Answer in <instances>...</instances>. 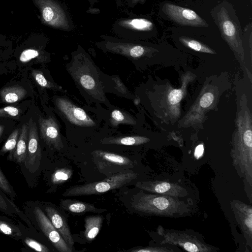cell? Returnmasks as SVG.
Listing matches in <instances>:
<instances>
[{
    "instance_id": "obj_17",
    "label": "cell",
    "mask_w": 252,
    "mask_h": 252,
    "mask_svg": "<svg viewBox=\"0 0 252 252\" xmlns=\"http://www.w3.org/2000/svg\"><path fill=\"white\" fill-rule=\"evenodd\" d=\"M45 210L47 217L53 226L60 233L66 244L72 249L74 241L64 217L57 209L51 206L46 207Z\"/></svg>"
},
{
    "instance_id": "obj_12",
    "label": "cell",
    "mask_w": 252,
    "mask_h": 252,
    "mask_svg": "<svg viewBox=\"0 0 252 252\" xmlns=\"http://www.w3.org/2000/svg\"><path fill=\"white\" fill-rule=\"evenodd\" d=\"M33 213L40 229L55 248L60 252H72V249L66 244L40 208L35 207Z\"/></svg>"
},
{
    "instance_id": "obj_30",
    "label": "cell",
    "mask_w": 252,
    "mask_h": 252,
    "mask_svg": "<svg viewBox=\"0 0 252 252\" xmlns=\"http://www.w3.org/2000/svg\"><path fill=\"white\" fill-rule=\"evenodd\" d=\"M0 188L6 193L10 196L15 197L16 196L13 188L9 184L8 181L0 170Z\"/></svg>"
},
{
    "instance_id": "obj_33",
    "label": "cell",
    "mask_w": 252,
    "mask_h": 252,
    "mask_svg": "<svg viewBox=\"0 0 252 252\" xmlns=\"http://www.w3.org/2000/svg\"><path fill=\"white\" fill-rule=\"evenodd\" d=\"M24 242L27 246L35 251L40 252H50L47 247L31 238H26L24 239Z\"/></svg>"
},
{
    "instance_id": "obj_5",
    "label": "cell",
    "mask_w": 252,
    "mask_h": 252,
    "mask_svg": "<svg viewBox=\"0 0 252 252\" xmlns=\"http://www.w3.org/2000/svg\"><path fill=\"white\" fill-rule=\"evenodd\" d=\"M137 174L130 170H125L109 175L104 180L68 188L63 196H75L89 195L105 193L121 188L137 178Z\"/></svg>"
},
{
    "instance_id": "obj_13",
    "label": "cell",
    "mask_w": 252,
    "mask_h": 252,
    "mask_svg": "<svg viewBox=\"0 0 252 252\" xmlns=\"http://www.w3.org/2000/svg\"><path fill=\"white\" fill-rule=\"evenodd\" d=\"M28 141L27 157L24 162L25 166L31 172H33L38 169L41 158V148L39 143L37 127L35 123L30 119L28 123Z\"/></svg>"
},
{
    "instance_id": "obj_37",
    "label": "cell",
    "mask_w": 252,
    "mask_h": 252,
    "mask_svg": "<svg viewBox=\"0 0 252 252\" xmlns=\"http://www.w3.org/2000/svg\"><path fill=\"white\" fill-rule=\"evenodd\" d=\"M204 152V147L202 144L198 145L195 148L194 151V156L196 158L201 157Z\"/></svg>"
},
{
    "instance_id": "obj_27",
    "label": "cell",
    "mask_w": 252,
    "mask_h": 252,
    "mask_svg": "<svg viewBox=\"0 0 252 252\" xmlns=\"http://www.w3.org/2000/svg\"><path fill=\"white\" fill-rule=\"evenodd\" d=\"M32 75L37 84L43 88L56 89L58 90H62L60 86L54 84L50 81L47 80L41 71L33 70Z\"/></svg>"
},
{
    "instance_id": "obj_18",
    "label": "cell",
    "mask_w": 252,
    "mask_h": 252,
    "mask_svg": "<svg viewBox=\"0 0 252 252\" xmlns=\"http://www.w3.org/2000/svg\"><path fill=\"white\" fill-rule=\"evenodd\" d=\"M60 206L64 210L74 214H84L87 212L102 213L106 211L104 209L97 208L93 204L71 199L61 200Z\"/></svg>"
},
{
    "instance_id": "obj_19",
    "label": "cell",
    "mask_w": 252,
    "mask_h": 252,
    "mask_svg": "<svg viewBox=\"0 0 252 252\" xmlns=\"http://www.w3.org/2000/svg\"><path fill=\"white\" fill-rule=\"evenodd\" d=\"M28 125L24 124L21 128L20 135L12 158L18 163H24L27 157L28 141Z\"/></svg>"
},
{
    "instance_id": "obj_4",
    "label": "cell",
    "mask_w": 252,
    "mask_h": 252,
    "mask_svg": "<svg viewBox=\"0 0 252 252\" xmlns=\"http://www.w3.org/2000/svg\"><path fill=\"white\" fill-rule=\"evenodd\" d=\"M211 14L222 38L233 51L243 55V32L233 6L223 0L211 10Z\"/></svg>"
},
{
    "instance_id": "obj_24",
    "label": "cell",
    "mask_w": 252,
    "mask_h": 252,
    "mask_svg": "<svg viewBox=\"0 0 252 252\" xmlns=\"http://www.w3.org/2000/svg\"><path fill=\"white\" fill-rule=\"evenodd\" d=\"M20 131L21 128H16L13 131L0 150V154L9 152L10 156H12L15 150Z\"/></svg>"
},
{
    "instance_id": "obj_14",
    "label": "cell",
    "mask_w": 252,
    "mask_h": 252,
    "mask_svg": "<svg viewBox=\"0 0 252 252\" xmlns=\"http://www.w3.org/2000/svg\"><path fill=\"white\" fill-rule=\"evenodd\" d=\"M135 186L151 193L170 195L176 197H185L189 195L186 189L183 186L165 181H140Z\"/></svg>"
},
{
    "instance_id": "obj_28",
    "label": "cell",
    "mask_w": 252,
    "mask_h": 252,
    "mask_svg": "<svg viewBox=\"0 0 252 252\" xmlns=\"http://www.w3.org/2000/svg\"><path fill=\"white\" fill-rule=\"evenodd\" d=\"M0 232L5 235L14 237L22 236V233L17 227L1 220H0Z\"/></svg>"
},
{
    "instance_id": "obj_16",
    "label": "cell",
    "mask_w": 252,
    "mask_h": 252,
    "mask_svg": "<svg viewBox=\"0 0 252 252\" xmlns=\"http://www.w3.org/2000/svg\"><path fill=\"white\" fill-rule=\"evenodd\" d=\"M232 207L235 217L244 234L248 242L251 247L252 239V209L238 201L232 202Z\"/></svg>"
},
{
    "instance_id": "obj_20",
    "label": "cell",
    "mask_w": 252,
    "mask_h": 252,
    "mask_svg": "<svg viewBox=\"0 0 252 252\" xmlns=\"http://www.w3.org/2000/svg\"><path fill=\"white\" fill-rule=\"evenodd\" d=\"M103 220V216L99 215L85 218L84 236L87 241L91 242L96 237L101 229Z\"/></svg>"
},
{
    "instance_id": "obj_11",
    "label": "cell",
    "mask_w": 252,
    "mask_h": 252,
    "mask_svg": "<svg viewBox=\"0 0 252 252\" xmlns=\"http://www.w3.org/2000/svg\"><path fill=\"white\" fill-rule=\"evenodd\" d=\"M59 110L71 124L80 126H93L95 122L81 108L68 99L59 97L56 100Z\"/></svg>"
},
{
    "instance_id": "obj_23",
    "label": "cell",
    "mask_w": 252,
    "mask_h": 252,
    "mask_svg": "<svg viewBox=\"0 0 252 252\" xmlns=\"http://www.w3.org/2000/svg\"><path fill=\"white\" fill-rule=\"evenodd\" d=\"M179 41L185 46L194 51L209 54H215V51L211 48L194 39L185 36H181L179 37Z\"/></svg>"
},
{
    "instance_id": "obj_34",
    "label": "cell",
    "mask_w": 252,
    "mask_h": 252,
    "mask_svg": "<svg viewBox=\"0 0 252 252\" xmlns=\"http://www.w3.org/2000/svg\"><path fill=\"white\" fill-rule=\"evenodd\" d=\"M172 248H169L168 247L164 246V247H148L143 248L141 249H134L130 251L133 252H175L177 251V250H173L171 249Z\"/></svg>"
},
{
    "instance_id": "obj_3",
    "label": "cell",
    "mask_w": 252,
    "mask_h": 252,
    "mask_svg": "<svg viewBox=\"0 0 252 252\" xmlns=\"http://www.w3.org/2000/svg\"><path fill=\"white\" fill-rule=\"evenodd\" d=\"M74 57L68 68L74 80L90 96L104 102L105 95L95 64L89 57L82 52Z\"/></svg>"
},
{
    "instance_id": "obj_35",
    "label": "cell",
    "mask_w": 252,
    "mask_h": 252,
    "mask_svg": "<svg viewBox=\"0 0 252 252\" xmlns=\"http://www.w3.org/2000/svg\"><path fill=\"white\" fill-rule=\"evenodd\" d=\"M214 100V95L211 92L204 93L200 98L199 104L202 108H207L212 105Z\"/></svg>"
},
{
    "instance_id": "obj_8",
    "label": "cell",
    "mask_w": 252,
    "mask_h": 252,
    "mask_svg": "<svg viewBox=\"0 0 252 252\" xmlns=\"http://www.w3.org/2000/svg\"><path fill=\"white\" fill-rule=\"evenodd\" d=\"M93 161L99 172L109 175L125 171L133 167V162L129 158L102 150L92 153Z\"/></svg>"
},
{
    "instance_id": "obj_25",
    "label": "cell",
    "mask_w": 252,
    "mask_h": 252,
    "mask_svg": "<svg viewBox=\"0 0 252 252\" xmlns=\"http://www.w3.org/2000/svg\"><path fill=\"white\" fill-rule=\"evenodd\" d=\"M73 171L68 168H62L56 170L51 176V181L54 184L63 183L70 179Z\"/></svg>"
},
{
    "instance_id": "obj_38",
    "label": "cell",
    "mask_w": 252,
    "mask_h": 252,
    "mask_svg": "<svg viewBox=\"0 0 252 252\" xmlns=\"http://www.w3.org/2000/svg\"><path fill=\"white\" fill-rule=\"evenodd\" d=\"M146 0H131L132 5H136L138 3H144Z\"/></svg>"
},
{
    "instance_id": "obj_36",
    "label": "cell",
    "mask_w": 252,
    "mask_h": 252,
    "mask_svg": "<svg viewBox=\"0 0 252 252\" xmlns=\"http://www.w3.org/2000/svg\"><path fill=\"white\" fill-rule=\"evenodd\" d=\"M8 203L4 199L2 196L0 194V209L7 214H10V210L9 209Z\"/></svg>"
},
{
    "instance_id": "obj_29",
    "label": "cell",
    "mask_w": 252,
    "mask_h": 252,
    "mask_svg": "<svg viewBox=\"0 0 252 252\" xmlns=\"http://www.w3.org/2000/svg\"><path fill=\"white\" fill-rule=\"evenodd\" d=\"M185 92V88L182 86V89H174L169 94L168 99L170 103L172 105L178 104L182 99Z\"/></svg>"
},
{
    "instance_id": "obj_6",
    "label": "cell",
    "mask_w": 252,
    "mask_h": 252,
    "mask_svg": "<svg viewBox=\"0 0 252 252\" xmlns=\"http://www.w3.org/2000/svg\"><path fill=\"white\" fill-rule=\"evenodd\" d=\"M158 233L162 236V240L160 241L162 245L178 246L190 252H209L216 251L215 248L206 244L201 240V237L195 235L192 232L164 229L159 227L158 228Z\"/></svg>"
},
{
    "instance_id": "obj_10",
    "label": "cell",
    "mask_w": 252,
    "mask_h": 252,
    "mask_svg": "<svg viewBox=\"0 0 252 252\" xmlns=\"http://www.w3.org/2000/svg\"><path fill=\"white\" fill-rule=\"evenodd\" d=\"M153 23L143 18H128L120 19L113 26V31L122 38L133 40L141 33L151 31Z\"/></svg>"
},
{
    "instance_id": "obj_32",
    "label": "cell",
    "mask_w": 252,
    "mask_h": 252,
    "mask_svg": "<svg viewBox=\"0 0 252 252\" xmlns=\"http://www.w3.org/2000/svg\"><path fill=\"white\" fill-rule=\"evenodd\" d=\"M20 113V110L14 106H8L0 108V117H16Z\"/></svg>"
},
{
    "instance_id": "obj_39",
    "label": "cell",
    "mask_w": 252,
    "mask_h": 252,
    "mask_svg": "<svg viewBox=\"0 0 252 252\" xmlns=\"http://www.w3.org/2000/svg\"><path fill=\"white\" fill-rule=\"evenodd\" d=\"M3 130H4V127L0 125V137L1 136V135L3 132Z\"/></svg>"
},
{
    "instance_id": "obj_22",
    "label": "cell",
    "mask_w": 252,
    "mask_h": 252,
    "mask_svg": "<svg viewBox=\"0 0 252 252\" xmlns=\"http://www.w3.org/2000/svg\"><path fill=\"white\" fill-rule=\"evenodd\" d=\"M149 139L140 136H128L109 137L103 139L101 143L103 144H115L126 146L139 145L148 142Z\"/></svg>"
},
{
    "instance_id": "obj_1",
    "label": "cell",
    "mask_w": 252,
    "mask_h": 252,
    "mask_svg": "<svg viewBox=\"0 0 252 252\" xmlns=\"http://www.w3.org/2000/svg\"><path fill=\"white\" fill-rule=\"evenodd\" d=\"M245 96H242L237 115V130L232 139L233 164L241 177L252 185V114Z\"/></svg>"
},
{
    "instance_id": "obj_7",
    "label": "cell",
    "mask_w": 252,
    "mask_h": 252,
    "mask_svg": "<svg viewBox=\"0 0 252 252\" xmlns=\"http://www.w3.org/2000/svg\"><path fill=\"white\" fill-rule=\"evenodd\" d=\"M44 24L54 28L69 31L71 28L69 19L61 4L55 0H35Z\"/></svg>"
},
{
    "instance_id": "obj_31",
    "label": "cell",
    "mask_w": 252,
    "mask_h": 252,
    "mask_svg": "<svg viewBox=\"0 0 252 252\" xmlns=\"http://www.w3.org/2000/svg\"><path fill=\"white\" fill-rule=\"evenodd\" d=\"M39 55V52L37 50L28 49L21 53L19 57V61L22 63H27L38 57Z\"/></svg>"
},
{
    "instance_id": "obj_15",
    "label": "cell",
    "mask_w": 252,
    "mask_h": 252,
    "mask_svg": "<svg viewBox=\"0 0 252 252\" xmlns=\"http://www.w3.org/2000/svg\"><path fill=\"white\" fill-rule=\"evenodd\" d=\"M38 123L40 136L49 145L60 151L63 148L59 126L54 117L50 116L47 118L39 117Z\"/></svg>"
},
{
    "instance_id": "obj_9",
    "label": "cell",
    "mask_w": 252,
    "mask_h": 252,
    "mask_svg": "<svg viewBox=\"0 0 252 252\" xmlns=\"http://www.w3.org/2000/svg\"><path fill=\"white\" fill-rule=\"evenodd\" d=\"M161 10L173 22L184 26L207 28L206 21L194 11L170 2L162 4Z\"/></svg>"
},
{
    "instance_id": "obj_26",
    "label": "cell",
    "mask_w": 252,
    "mask_h": 252,
    "mask_svg": "<svg viewBox=\"0 0 252 252\" xmlns=\"http://www.w3.org/2000/svg\"><path fill=\"white\" fill-rule=\"evenodd\" d=\"M111 119L112 124H115V125L120 124H134L131 117L124 112L117 109L114 110L111 112Z\"/></svg>"
},
{
    "instance_id": "obj_21",
    "label": "cell",
    "mask_w": 252,
    "mask_h": 252,
    "mask_svg": "<svg viewBox=\"0 0 252 252\" xmlns=\"http://www.w3.org/2000/svg\"><path fill=\"white\" fill-rule=\"evenodd\" d=\"M27 93L24 88L19 86H12L1 89L0 91V96L3 102L12 103L23 99Z\"/></svg>"
},
{
    "instance_id": "obj_2",
    "label": "cell",
    "mask_w": 252,
    "mask_h": 252,
    "mask_svg": "<svg viewBox=\"0 0 252 252\" xmlns=\"http://www.w3.org/2000/svg\"><path fill=\"white\" fill-rule=\"evenodd\" d=\"M131 206L142 214L172 218L188 216L192 209L188 203L179 197L143 191L133 195Z\"/></svg>"
}]
</instances>
